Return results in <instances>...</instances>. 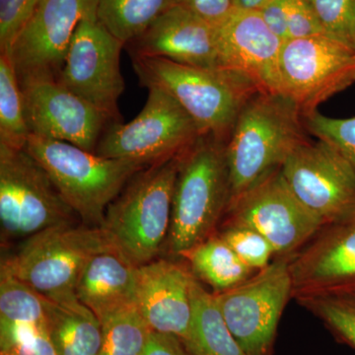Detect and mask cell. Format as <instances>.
Listing matches in <instances>:
<instances>
[{
  "instance_id": "1",
  "label": "cell",
  "mask_w": 355,
  "mask_h": 355,
  "mask_svg": "<svg viewBox=\"0 0 355 355\" xmlns=\"http://www.w3.org/2000/svg\"><path fill=\"white\" fill-rule=\"evenodd\" d=\"M307 132L303 114L286 96L265 91L252 96L226 142L230 202L280 169L308 140Z\"/></svg>"
},
{
  "instance_id": "2",
  "label": "cell",
  "mask_w": 355,
  "mask_h": 355,
  "mask_svg": "<svg viewBox=\"0 0 355 355\" xmlns=\"http://www.w3.org/2000/svg\"><path fill=\"white\" fill-rule=\"evenodd\" d=\"M132 62L140 85L165 91L203 133L226 142L243 107L261 91L244 74L224 67L203 69L159 58Z\"/></svg>"
},
{
  "instance_id": "3",
  "label": "cell",
  "mask_w": 355,
  "mask_h": 355,
  "mask_svg": "<svg viewBox=\"0 0 355 355\" xmlns=\"http://www.w3.org/2000/svg\"><path fill=\"white\" fill-rule=\"evenodd\" d=\"M226 141L205 133L180 155L168 247L182 256L212 236L230 205Z\"/></svg>"
},
{
  "instance_id": "4",
  "label": "cell",
  "mask_w": 355,
  "mask_h": 355,
  "mask_svg": "<svg viewBox=\"0 0 355 355\" xmlns=\"http://www.w3.org/2000/svg\"><path fill=\"white\" fill-rule=\"evenodd\" d=\"M180 155L137 173L105 214L101 228L137 266L153 261L168 239Z\"/></svg>"
},
{
  "instance_id": "5",
  "label": "cell",
  "mask_w": 355,
  "mask_h": 355,
  "mask_svg": "<svg viewBox=\"0 0 355 355\" xmlns=\"http://www.w3.org/2000/svg\"><path fill=\"white\" fill-rule=\"evenodd\" d=\"M24 149L46 170L76 216L94 227H101L109 205L130 180L146 168L34 135H30Z\"/></svg>"
},
{
  "instance_id": "6",
  "label": "cell",
  "mask_w": 355,
  "mask_h": 355,
  "mask_svg": "<svg viewBox=\"0 0 355 355\" xmlns=\"http://www.w3.org/2000/svg\"><path fill=\"white\" fill-rule=\"evenodd\" d=\"M101 227L55 226L23 240L14 254L1 261L8 273L57 303L79 301L76 287L88 261L114 248Z\"/></svg>"
},
{
  "instance_id": "7",
  "label": "cell",
  "mask_w": 355,
  "mask_h": 355,
  "mask_svg": "<svg viewBox=\"0 0 355 355\" xmlns=\"http://www.w3.org/2000/svg\"><path fill=\"white\" fill-rule=\"evenodd\" d=\"M76 216L38 161L25 149L0 144L2 244L23 241L55 226L74 224Z\"/></svg>"
},
{
  "instance_id": "8",
  "label": "cell",
  "mask_w": 355,
  "mask_h": 355,
  "mask_svg": "<svg viewBox=\"0 0 355 355\" xmlns=\"http://www.w3.org/2000/svg\"><path fill=\"white\" fill-rule=\"evenodd\" d=\"M202 135L172 96L161 89L149 88L140 113L130 123H110L95 153L148 167L183 153Z\"/></svg>"
},
{
  "instance_id": "9",
  "label": "cell",
  "mask_w": 355,
  "mask_h": 355,
  "mask_svg": "<svg viewBox=\"0 0 355 355\" xmlns=\"http://www.w3.org/2000/svg\"><path fill=\"white\" fill-rule=\"evenodd\" d=\"M291 256L279 257L238 286L214 293L229 330L248 355L273 354L277 327L293 296Z\"/></svg>"
},
{
  "instance_id": "10",
  "label": "cell",
  "mask_w": 355,
  "mask_h": 355,
  "mask_svg": "<svg viewBox=\"0 0 355 355\" xmlns=\"http://www.w3.org/2000/svg\"><path fill=\"white\" fill-rule=\"evenodd\" d=\"M355 83V50L327 35L287 40L279 60V93L303 116Z\"/></svg>"
},
{
  "instance_id": "11",
  "label": "cell",
  "mask_w": 355,
  "mask_h": 355,
  "mask_svg": "<svg viewBox=\"0 0 355 355\" xmlns=\"http://www.w3.org/2000/svg\"><path fill=\"white\" fill-rule=\"evenodd\" d=\"M228 225L253 229L268 240L275 254L291 256L324 227L287 186L280 169L229 205Z\"/></svg>"
},
{
  "instance_id": "12",
  "label": "cell",
  "mask_w": 355,
  "mask_h": 355,
  "mask_svg": "<svg viewBox=\"0 0 355 355\" xmlns=\"http://www.w3.org/2000/svg\"><path fill=\"white\" fill-rule=\"evenodd\" d=\"M284 181L324 227L355 214V171L338 149L309 140L296 147L280 167Z\"/></svg>"
},
{
  "instance_id": "13",
  "label": "cell",
  "mask_w": 355,
  "mask_h": 355,
  "mask_svg": "<svg viewBox=\"0 0 355 355\" xmlns=\"http://www.w3.org/2000/svg\"><path fill=\"white\" fill-rule=\"evenodd\" d=\"M123 46L125 44L97 18L83 20L77 26L58 78L64 87L106 114L113 123H121L118 102L125 91L120 67Z\"/></svg>"
},
{
  "instance_id": "14",
  "label": "cell",
  "mask_w": 355,
  "mask_h": 355,
  "mask_svg": "<svg viewBox=\"0 0 355 355\" xmlns=\"http://www.w3.org/2000/svg\"><path fill=\"white\" fill-rule=\"evenodd\" d=\"M97 18V0H41L8 53L19 81L58 79L77 26Z\"/></svg>"
},
{
  "instance_id": "15",
  "label": "cell",
  "mask_w": 355,
  "mask_h": 355,
  "mask_svg": "<svg viewBox=\"0 0 355 355\" xmlns=\"http://www.w3.org/2000/svg\"><path fill=\"white\" fill-rule=\"evenodd\" d=\"M19 83L31 135L95 153L105 130L113 123L106 114L58 79L30 78Z\"/></svg>"
},
{
  "instance_id": "16",
  "label": "cell",
  "mask_w": 355,
  "mask_h": 355,
  "mask_svg": "<svg viewBox=\"0 0 355 355\" xmlns=\"http://www.w3.org/2000/svg\"><path fill=\"white\" fill-rule=\"evenodd\" d=\"M289 268L296 299L355 293V214L324 226Z\"/></svg>"
},
{
  "instance_id": "17",
  "label": "cell",
  "mask_w": 355,
  "mask_h": 355,
  "mask_svg": "<svg viewBox=\"0 0 355 355\" xmlns=\"http://www.w3.org/2000/svg\"><path fill=\"white\" fill-rule=\"evenodd\" d=\"M219 67L244 74L261 91L279 93V60L284 42L259 10L233 8L216 26Z\"/></svg>"
},
{
  "instance_id": "18",
  "label": "cell",
  "mask_w": 355,
  "mask_h": 355,
  "mask_svg": "<svg viewBox=\"0 0 355 355\" xmlns=\"http://www.w3.org/2000/svg\"><path fill=\"white\" fill-rule=\"evenodd\" d=\"M132 58H159L190 67H219L216 26L180 6L170 7L125 44Z\"/></svg>"
},
{
  "instance_id": "19",
  "label": "cell",
  "mask_w": 355,
  "mask_h": 355,
  "mask_svg": "<svg viewBox=\"0 0 355 355\" xmlns=\"http://www.w3.org/2000/svg\"><path fill=\"white\" fill-rule=\"evenodd\" d=\"M193 275L184 266L168 260L137 266V307L158 333L170 334L186 343L193 320L191 282Z\"/></svg>"
},
{
  "instance_id": "20",
  "label": "cell",
  "mask_w": 355,
  "mask_h": 355,
  "mask_svg": "<svg viewBox=\"0 0 355 355\" xmlns=\"http://www.w3.org/2000/svg\"><path fill=\"white\" fill-rule=\"evenodd\" d=\"M137 266L116 247L96 254L79 277L77 299L99 320L137 305Z\"/></svg>"
},
{
  "instance_id": "21",
  "label": "cell",
  "mask_w": 355,
  "mask_h": 355,
  "mask_svg": "<svg viewBox=\"0 0 355 355\" xmlns=\"http://www.w3.org/2000/svg\"><path fill=\"white\" fill-rule=\"evenodd\" d=\"M46 331L58 355H98L102 343L101 322L80 301H50Z\"/></svg>"
},
{
  "instance_id": "22",
  "label": "cell",
  "mask_w": 355,
  "mask_h": 355,
  "mask_svg": "<svg viewBox=\"0 0 355 355\" xmlns=\"http://www.w3.org/2000/svg\"><path fill=\"white\" fill-rule=\"evenodd\" d=\"M193 320L184 343L193 355H248L224 321L214 293L205 291L193 275L191 282Z\"/></svg>"
},
{
  "instance_id": "23",
  "label": "cell",
  "mask_w": 355,
  "mask_h": 355,
  "mask_svg": "<svg viewBox=\"0 0 355 355\" xmlns=\"http://www.w3.org/2000/svg\"><path fill=\"white\" fill-rule=\"evenodd\" d=\"M188 260L191 273L218 292L228 291L254 275L220 236H210L182 254Z\"/></svg>"
},
{
  "instance_id": "24",
  "label": "cell",
  "mask_w": 355,
  "mask_h": 355,
  "mask_svg": "<svg viewBox=\"0 0 355 355\" xmlns=\"http://www.w3.org/2000/svg\"><path fill=\"white\" fill-rule=\"evenodd\" d=\"M174 6L175 0H97V19L125 46Z\"/></svg>"
},
{
  "instance_id": "25",
  "label": "cell",
  "mask_w": 355,
  "mask_h": 355,
  "mask_svg": "<svg viewBox=\"0 0 355 355\" xmlns=\"http://www.w3.org/2000/svg\"><path fill=\"white\" fill-rule=\"evenodd\" d=\"M30 135L15 67L8 53H0V144L24 149Z\"/></svg>"
},
{
  "instance_id": "26",
  "label": "cell",
  "mask_w": 355,
  "mask_h": 355,
  "mask_svg": "<svg viewBox=\"0 0 355 355\" xmlns=\"http://www.w3.org/2000/svg\"><path fill=\"white\" fill-rule=\"evenodd\" d=\"M100 322L102 343L98 355H141L153 331L137 305L107 315Z\"/></svg>"
},
{
  "instance_id": "27",
  "label": "cell",
  "mask_w": 355,
  "mask_h": 355,
  "mask_svg": "<svg viewBox=\"0 0 355 355\" xmlns=\"http://www.w3.org/2000/svg\"><path fill=\"white\" fill-rule=\"evenodd\" d=\"M50 301L13 275L0 272V322L46 327Z\"/></svg>"
},
{
  "instance_id": "28",
  "label": "cell",
  "mask_w": 355,
  "mask_h": 355,
  "mask_svg": "<svg viewBox=\"0 0 355 355\" xmlns=\"http://www.w3.org/2000/svg\"><path fill=\"white\" fill-rule=\"evenodd\" d=\"M303 307L319 318L336 340L355 349V306L336 295L297 298Z\"/></svg>"
},
{
  "instance_id": "29",
  "label": "cell",
  "mask_w": 355,
  "mask_h": 355,
  "mask_svg": "<svg viewBox=\"0 0 355 355\" xmlns=\"http://www.w3.org/2000/svg\"><path fill=\"white\" fill-rule=\"evenodd\" d=\"M303 116L307 132L338 149L355 171V116L330 118L318 111Z\"/></svg>"
},
{
  "instance_id": "30",
  "label": "cell",
  "mask_w": 355,
  "mask_h": 355,
  "mask_svg": "<svg viewBox=\"0 0 355 355\" xmlns=\"http://www.w3.org/2000/svg\"><path fill=\"white\" fill-rule=\"evenodd\" d=\"M324 35L355 50V0H310Z\"/></svg>"
},
{
  "instance_id": "31",
  "label": "cell",
  "mask_w": 355,
  "mask_h": 355,
  "mask_svg": "<svg viewBox=\"0 0 355 355\" xmlns=\"http://www.w3.org/2000/svg\"><path fill=\"white\" fill-rule=\"evenodd\" d=\"M219 236L252 270H261L266 268L275 254L268 240L253 229L227 225Z\"/></svg>"
},
{
  "instance_id": "32",
  "label": "cell",
  "mask_w": 355,
  "mask_h": 355,
  "mask_svg": "<svg viewBox=\"0 0 355 355\" xmlns=\"http://www.w3.org/2000/svg\"><path fill=\"white\" fill-rule=\"evenodd\" d=\"M41 0H0V53L10 49L14 39L36 10Z\"/></svg>"
},
{
  "instance_id": "33",
  "label": "cell",
  "mask_w": 355,
  "mask_h": 355,
  "mask_svg": "<svg viewBox=\"0 0 355 355\" xmlns=\"http://www.w3.org/2000/svg\"><path fill=\"white\" fill-rule=\"evenodd\" d=\"M286 22L287 40L324 35L310 0H286Z\"/></svg>"
},
{
  "instance_id": "34",
  "label": "cell",
  "mask_w": 355,
  "mask_h": 355,
  "mask_svg": "<svg viewBox=\"0 0 355 355\" xmlns=\"http://www.w3.org/2000/svg\"><path fill=\"white\" fill-rule=\"evenodd\" d=\"M175 6L188 9L212 26L220 24L234 8L232 0H175Z\"/></svg>"
},
{
  "instance_id": "35",
  "label": "cell",
  "mask_w": 355,
  "mask_h": 355,
  "mask_svg": "<svg viewBox=\"0 0 355 355\" xmlns=\"http://www.w3.org/2000/svg\"><path fill=\"white\" fill-rule=\"evenodd\" d=\"M141 355H193L178 336L151 331Z\"/></svg>"
},
{
  "instance_id": "36",
  "label": "cell",
  "mask_w": 355,
  "mask_h": 355,
  "mask_svg": "<svg viewBox=\"0 0 355 355\" xmlns=\"http://www.w3.org/2000/svg\"><path fill=\"white\" fill-rule=\"evenodd\" d=\"M259 12L268 27L280 40L287 41L286 0H268L259 9Z\"/></svg>"
},
{
  "instance_id": "37",
  "label": "cell",
  "mask_w": 355,
  "mask_h": 355,
  "mask_svg": "<svg viewBox=\"0 0 355 355\" xmlns=\"http://www.w3.org/2000/svg\"><path fill=\"white\" fill-rule=\"evenodd\" d=\"M1 355H58V352L46 330L6 352H1Z\"/></svg>"
},
{
  "instance_id": "38",
  "label": "cell",
  "mask_w": 355,
  "mask_h": 355,
  "mask_svg": "<svg viewBox=\"0 0 355 355\" xmlns=\"http://www.w3.org/2000/svg\"><path fill=\"white\" fill-rule=\"evenodd\" d=\"M234 8L259 10L268 0H232Z\"/></svg>"
},
{
  "instance_id": "39",
  "label": "cell",
  "mask_w": 355,
  "mask_h": 355,
  "mask_svg": "<svg viewBox=\"0 0 355 355\" xmlns=\"http://www.w3.org/2000/svg\"><path fill=\"white\" fill-rule=\"evenodd\" d=\"M336 296H340V297L345 298V300L349 301V302L355 306V293L343 294V295Z\"/></svg>"
}]
</instances>
